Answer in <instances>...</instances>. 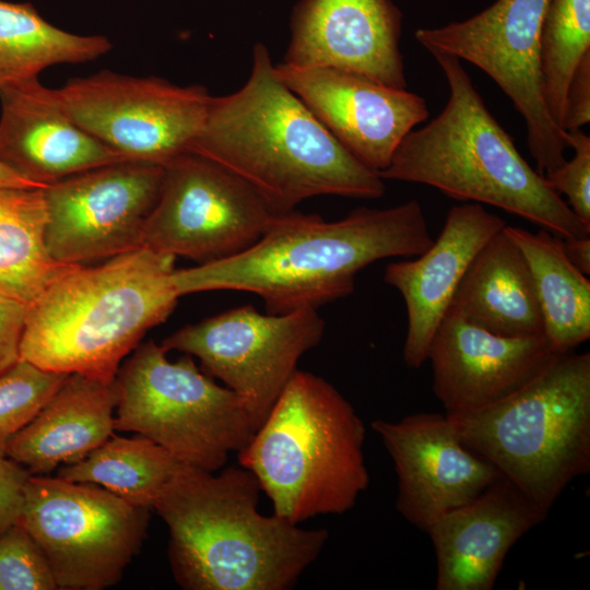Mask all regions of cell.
I'll list each match as a JSON object with an SVG mask.
<instances>
[{
	"mask_svg": "<svg viewBox=\"0 0 590 590\" xmlns=\"http://www.w3.org/2000/svg\"><path fill=\"white\" fill-rule=\"evenodd\" d=\"M402 13L391 0H299L284 63L333 68L406 88Z\"/></svg>",
	"mask_w": 590,
	"mask_h": 590,
	"instance_id": "cell-18",
	"label": "cell"
},
{
	"mask_svg": "<svg viewBox=\"0 0 590 590\" xmlns=\"http://www.w3.org/2000/svg\"><path fill=\"white\" fill-rule=\"evenodd\" d=\"M150 509L109 491L30 474L17 522L35 541L58 589L103 590L121 579L139 553Z\"/></svg>",
	"mask_w": 590,
	"mask_h": 590,
	"instance_id": "cell-9",
	"label": "cell"
},
{
	"mask_svg": "<svg viewBox=\"0 0 590 590\" xmlns=\"http://www.w3.org/2000/svg\"><path fill=\"white\" fill-rule=\"evenodd\" d=\"M0 163L42 188L125 161L82 129L57 90L38 79L0 90Z\"/></svg>",
	"mask_w": 590,
	"mask_h": 590,
	"instance_id": "cell-21",
	"label": "cell"
},
{
	"mask_svg": "<svg viewBox=\"0 0 590 590\" xmlns=\"http://www.w3.org/2000/svg\"><path fill=\"white\" fill-rule=\"evenodd\" d=\"M398 476L396 508L426 531L437 517L460 507L503 476L461 441L446 414L416 413L397 422L370 423Z\"/></svg>",
	"mask_w": 590,
	"mask_h": 590,
	"instance_id": "cell-15",
	"label": "cell"
},
{
	"mask_svg": "<svg viewBox=\"0 0 590 590\" xmlns=\"http://www.w3.org/2000/svg\"><path fill=\"white\" fill-rule=\"evenodd\" d=\"M588 51L590 0H547L541 32V69L550 114L562 129L569 81Z\"/></svg>",
	"mask_w": 590,
	"mask_h": 590,
	"instance_id": "cell-28",
	"label": "cell"
},
{
	"mask_svg": "<svg viewBox=\"0 0 590 590\" xmlns=\"http://www.w3.org/2000/svg\"><path fill=\"white\" fill-rule=\"evenodd\" d=\"M323 331L317 309L261 314L246 305L186 324L161 345L197 357L204 373L239 397L257 429Z\"/></svg>",
	"mask_w": 590,
	"mask_h": 590,
	"instance_id": "cell-11",
	"label": "cell"
},
{
	"mask_svg": "<svg viewBox=\"0 0 590 590\" xmlns=\"http://www.w3.org/2000/svg\"><path fill=\"white\" fill-rule=\"evenodd\" d=\"M68 374L19 359L0 374V456L11 439L40 411Z\"/></svg>",
	"mask_w": 590,
	"mask_h": 590,
	"instance_id": "cell-29",
	"label": "cell"
},
{
	"mask_svg": "<svg viewBox=\"0 0 590 590\" xmlns=\"http://www.w3.org/2000/svg\"><path fill=\"white\" fill-rule=\"evenodd\" d=\"M150 340L117 376L115 430L141 435L189 468L217 472L255 433L239 397L184 354L176 361Z\"/></svg>",
	"mask_w": 590,
	"mask_h": 590,
	"instance_id": "cell-8",
	"label": "cell"
},
{
	"mask_svg": "<svg viewBox=\"0 0 590 590\" xmlns=\"http://www.w3.org/2000/svg\"><path fill=\"white\" fill-rule=\"evenodd\" d=\"M0 186L42 188L0 163Z\"/></svg>",
	"mask_w": 590,
	"mask_h": 590,
	"instance_id": "cell-36",
	"label": "cell"
},
{
	"mask_svg": "<svg viewBox=\"0 0 590 590\" xmlns=\"http://www.w3.org/2000/svg\"><path fill=\"white\" fill-rule=\"evenodd\" d=\"M44 188L0 186V294L30 305L69 264L46 243Z\"/></svg>",
	"mask_w": 590,
	"mask_h": 590,
	"instance_id": "cell-25",
	"label": "cell"
},
{
	"mask_svg": "<svg viewBox=\"0 0 590 590\" xmlns=\"http://www.w3.org/2000/svg\"><path fill=\"white\" fill-rule=\"evenodd\" d=\"M547 0H497L470 19L418 28L416 40L484 71L522 116L536 172L559 167L568 149L566 131L553 120L544 94L541 32Z\"/></svg>",
	"mask_w": 590,
	"mask_h": 590,
	"instance_id": "cell-10",
	"label": "cell"
},
{
	"mask_svg": "<svg viewBox=\"0 0 590 590\" xmlns=\"http://www.w3.org/2000/svg\"><path fill=\"white\" fill-rule=\"evenodd\" d=\"M182 467L141 435H113L84 459L60 467L57 476L96 484L133 506L153 509L166 484Z\"/></svg>",
	"mask_w": 590,
	"mask_h": 590,
	"instance_id": "cell-27",
	"label": "cell"
},
{
	"mask_svg": "<svg viewBox=\"0 0 590 590\" xmlns=\"http://www.w3.org/2000/svg\"><path fill=\"white\" fill-rule=\"evenodd\" d=\"M142 234L154 251L208 263L256 244L278 215L244 179L192 151L164 166Z\"/></svg>",
	"mask_w": 590,
	"mask_h": 590,
	"instance_id": "cell-12",
	"label": "cell"
},
{
	"mask_svg": "<svg viewBox=\"0 0 590 590\" xmlns=\"http://www.w3.org/2000/svg\"><path fill=\"white\" fill-rule=\"evenodd\" d=\"M52 573L28 532L15 522L0 534V590H56Z\"/></svg>",
	"mask_w": 590,
	"mask_h": 590,
	"instance_id": "cell-30",
	"label": "cell"
},
{
	"mask_svg": "<svg viewBox=\"0 0 590 590\" xmlns=\"http://www.w3.org/2000/svg\"><path fill=\"white\" fill-rule=\"evenodd\" d=\"M261 487L245 468L184 465L153 509L169 532L168 560L186 590H287L321 554L326 529L258 511Z\"/></svg>",
	"mask_w": 590,
	"mask_h": 590,
	"instance_id": "cell-3",
	"label": "cell"
},
{
	"mask_svg": "<svg viewBox=\"0 0 590 590\" xmlns=\"http://www.w3.org/2000/svg\"><path fill=\"white\" fill-rule=\"evenodd\" d=\"M116 379L69 374L34 418L9 442L5 457L32 475L75 463L115 432Z\"/></svg>",
	"mask_w": 590,
	"mask_h": 590,
	"instance_id": "cell-22",
	"label": "cell"
},
{
	"mask_svg": "<svg viewBox=\"0 0 590 590\" xmlns=\"http://www.w3.org/2000/svg\"><path fill=\"white\" fill-rule=\"evenodd\" d=\"M505 221L482 204L464 202L447 213L436 240L415 259L387 264L384 281L399 291L406 307L403 345L406 366L420 368L427 361L434 334L476 253L504 228Z\"/></svg>",
	"mask_w": 590,
	"mask_h": 590,
	"instance_id": "cell-20",
	"label": "cell"
},
{
	"mask_svg": "<svg viewBox=\"0 0 590 590\" xmlns=\"http://www.w3.org/2000/svg\"><path fill=\"white\" fill-rule=\"evenodd\" d=\"M111 48L105 36L54 26L30 2L0 0V90L38 79L51 66L92 61Z\"/></svg>",
	"mask_w": 590,
	"mask_h": 590,
	"instance_id": "cell-26",
	"label": "cell"
},
{
	"mask_svg": "<svg viewBox=\"0 0 590 590\" xmlns=\"http://www.w3.org/2000/svg\"><path fill=\"white\" fill-rule=\"evenodd\" d=\"M566 139L574 150L573 157L544 177L559 196L567 198L576 216L590 225V137L575 130L566 131Z\"/></svg>",
	"mask_w": 590,
	"mask_h": 590,
	"instance_id": "cell-31",
	"label": "cell"
},
{
	"mask_svg": "<svg viewBox=\"0 0 590 590\" xmlns=\"http://www.w3.org/2000/svg\"><path fill=\"white\" fill-rule=\"evenodd\" d=\"M366 429L326 379L296 370L249 442L237 453L273 514L299 524L351 510L367 489Z\"/></svg>",
	"mask_w": 590,
	"mask_h": 590,
	"instance_id": "cell-6",
	"label": "cell"
},
{
	"mask_svg": "<svg viewBox=\"0 0 590 590\" xmlns=\"http://www.w3.org/2000/svg\"><path fill=\"white\" fill-rule=\"evenodd\" d=\"M529 266L543 321V334L558 354L590 338V281L566 257L562 237L505 225Z\"/></svg>",
	"mask_w": 590,
	"mask_h": 590,
	"instance_id": "cell-24",
	"label": "cell"
},
{
	"mask_svg": "<svg viewBox=\"0 0 590 590\" xmlns=\"http://www.w3.org/2000/svg\"><path fill=\"white\" fill-rule=\"evenodd\" d=\"M57 92L70 117L123 160L161 166L191 150L212 98L201 85L107 70Z\"/></svg>",
	"mask_w": 590,
	"mask_h": 590,
	"instance_id": "cell-13",
	"label": "cell"
},
{
	"mask_svg": "<svg viewBox=\"0 0 590 590\" xmlns=\"http://www.w3.org/2000/svg\"><path fill=\"white\" fill-rule=\"evenodd\" d=\"M175 259L142 246L98 266L69 264L27 305L20 358L49 371L116 379L177 305Z\"/></svg>",
	"mask_w": 590,
	"mask_h": 590,
	"instance_id": "cell-4",
	"label": "cell"
},
{
	"mask_svg": "<svg viewBox=\"0 0 590 590\" xmlns=\"http://www.w3.org/2000/svg\"><path fill=\"white\" fill-rule=\"evenodd\" d=\"M567 259L587 276L590 273V236L562 238Z\"/></svg>",
	"mask_w": 590,
	"mask_h": 590,
	"instance_id": "cell-35",
	"label": "cell"
},
{
	"mask_svg": "<svg viewBox=\"0 0 590 590\" xmlns=\"http://www.w3.org/2000/svg\"><path fill=\"white\" fill-rule=\"evenodd\" d=\"M448 310L495 334H543L542 316L529 266L504 228L476 253Z\"/></svg>",
	"mask_w": 590,
	"mask_h": 590,
	"instance_id": "cell-23",
	"label": "cell"
},
{
	"mask_svg": "<svg viewBox=\"0 0 590 590\" xmlns=\"http://www.w3.org/2000/svg\"><path fill=\"white\" fill-rule=\"evenodd\" d=\"M163 175L161 165L125 160L45 187L50 256L61 263L85 264L142 247Z\"/></svg>",
	"mask_w": 590,
	"mask_h": 590,
	"instance_id": "cell-14",
	"label": "cell"
},
{
	"mask_svg": "<svg viewBox=\"0 0 590 590\" xmlns=\"http://www.w3.org/2000/svg\"><path fill=\"white\" fill-rule=\"evenodd\" d=\"M293 91L357 160L380 173L402 139L427 120L426 99L367 76L333 68L275 64Z\"/></svg>",
	"mask_w": 590,
	"mask_h": 590,
	"instance_id": "cell-16",
	"label": "cell"
},
{
	"mask_svg": "<svg viewBox=\"0 0 590 590\" xmlns=\"http://www.w3.org/2000/svg\"><path fill=\"white\" fill-rule=\"evenodd\" d=\"M236 92L211 98L190 151L249 184L278 214L318 196L378 199L385 180L345 149L278 76L257 43Z\"/></svg>",
	"mask_w": 590,
	"mask_h": 590,
	"instance_id": "cell-2",
	"label": "cell"
},
{
	"mask_svg": "<svg viewBox=\"0 0 590 590\" xmlns=\"http://www.w3.org/2000/svg\"><path fill=\"white\" fill-rule=\"evenodd\" d=\"M544 334L504 337L448 310L427 353L433 390L445 414L458 417L489 408L523 388L555 358Z\"/></svg>",
	"mask_w": 590,
	"mask_h": 590,
	"instance_id": "cell-17",
	"label": "cell"
},
{
	"mask_svg": "<svg viewBox=\"0 0 590 590\" xmlns=\"http://www.w3.org/2000/svg\"><path fill=\"white\" fill-rule=\"evenodd\" d=\"M590 121V51L578 62L566 93L563 129L581 130Z\"/></svg>",
	"mask_w": 590,
	"mask_h": 590,
	"instance_id": "cell-32",
	"label": "cell"
},
{
	"mask_svg": "<svg viewBox=\"0 0 590 590\" xmlns=\"http://www.w3.org/2000/svg\"><path fill=\"white\" fill-rule=\"evenodd\" d=\"M27 305L0 294V374L20 359Z\"/></svg>",
	"mask_w": 590,
	"mask_h": 590,
	"instance_id": "cell-34",
	"label": "cell"
},
{
	"mask_svg": "<svg viewBox=\"0 0 590 590\" xmlns=\"http://www.w3.org/2000/svg\"><path fill=\"white\" fill-rule=\"evenodd\" d=\"M28 476L22 465L0 456V534L19 520Z\"/></svg>",
	"mask_w": 590,
	"mask_h": 590,
	"instance_id": "cell-33",
	"label": "cell"
},
{
	"mask_svg": "<svg viewBox=\"0 0 590 590\" xmlns=\"http://www.w3.org/2000/svg\"><path fill=\"white\" fill-rule=\"evenodd\" d=\"M547 515L503 475L437 517L425 531L436 554V589L492 590L510 548Z\"/></svg>",
	"mask_w": 590,
	"mask_h": 590,
	"instance_id": "cell-19",
	"label": "cell"
},
{
	"mask_svg": "<svg viewBox=\"0 0 590 590\" xmlns=\"http://www.w3.org/2000/svg\"><path fill=\"white\" fill-rule=\"evenodd\" d=\"M449 85L442 110L411 130L379 176L499 208L562 238L590 236L567 202L519 153L457 57L432 51Z\"/></svg>",
	"mask_w": 590,
	"mask_h": 590,
	"instance_id": "cell-5",
	"label": "cell"
},
{
	"mask_svg": "<svg viewBox=\"0 0 590 590\" xmlns=\"http://www.w3.org/2000/svg\"><path fill=\"white\" fill-rule=\"evenodd\" d=\"M449 418L464 446L548 514L590 471V353L560 354L505 400Z\"/></svg>",
	"mask_w": 590,
	"mask_h": 590,
	"instance_id": "cell-7",
	"label": "cell"
},
{
	"mask_svg": "<svg viewBox=\"0 0 590 590\" xmlns=\"http://www.w3.org/2000/svg\"><path fill=\"white\" fill-rule=\"evenodd\" d=\"M434 241L421 203L351 211L339 221L317 214H278L246 250L217 261L175 270L180 296L220 290L249 292L267 312L287 314L350 295L356 274L386 258H412Z\"/></svg>",
	"mask_w": 590,
	"mask_h": 590,
	"instance_id": "cell-1",
	"label": "cell"
}]
</instances>
